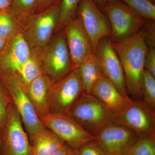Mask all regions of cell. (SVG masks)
Wrapping results in <instances>:
<instances>
[{
	"label": "cell",
	"instance_id": "1",
	"mask_svg": "<svg viewBox=\"0 0 155 155\" xmlns=\"http://www.w3.org/2000/svg\"><path fill=\"white\" fill-rule=\"evenodd\" d=\"M145 25L132 36L112 42L123 68L127 95L130 99L137 101H142V78L148 48L145 41Z\"/></svg>",
	"mask_w": 155,
	"mask_h": 155
},
{
	"label": "cell",
	"instance_id": "2",
	"mask_svg": "<svg viewBox=\"0 0 155 155\" xmlns=\"http://www.w3.org/2000/svg\"><path fill=\"white\" fill-rule=\"evenodd\" d=\"M67 115L94 137L105 127L115 124L116 119V116L99 100L84 92Z\"/></svg>",
	"mask_w": 155,
	"mask_h": 155
},
{
	"label": "cell",
	"instance_id": "3",
	"mask_svg": "<svg viewBox=\"0 0 155 155\" xmlns=\"http://www.w3.org/2000/svg\"><path fill=\"white\" fill-rule=\"evenodd\" d=\"M101 10L110 22V39L113 43L132 36L141 30L146 23L147 20L120 0H113Z\"/></svg>",
	"mask_w": 155,
	"mask_h": 155
},
{
	"label": "cell",
	"instance_id": "4",
	"mask_svg": "<svg viewBox=\"0 0 155 155\" xmlns=\"http://www.w3.org/2000/svg\"><path fill=\"white\" fill-rule=\"evenodd\" d=\"M0 155H32L30 140L22 120L11 101L2 132Z\"/></svg>",
	"mask_w": 155,
	"mask_h": 155
},
{
	"label": "cell",
	"instance_id": "5",
	"mask_svg": "<svg viewBox=\"0 0 155 155\" xmlns=\"http://www.w3.org/2000/svg\"><path fill=\"white\" fill-rule=\"evenodd\" d=\"M61 1L27 18L29 24L23 35L30 48L42 49L48 44L58 26Z\"/></svg>",
	"mask_w": 155,
	"mask_h": 155
},
{
	"label": "cell",
	"instance_id": "6",
	"mask_svg": "<svg viewBox=\"0 0 155 155\" xmlns=\"http://www.w3.org/2000/svg\"><path fill=\"white\" fill-rule=\"evenodd\" d=\"M41 64L43 74L53 82L63 79L74 69L64 32L58 35L45 50Z\"/></svg>",
	"mask_w": 155,
	"mask_h": 155
},
{
	"label": "cell",
	"instance_id": "7",
	"mask_svg": "<svg viewBox=\"0 0 155 155\" xmlns=\"http://www.w3.org/2000/svg\"><path fill=\"white\" fill-rule=\"evenodd\" d=\"M45 127L75 150L94 140L95 137L66 114L50 113L39 117Z\"/></svg>",
	"mask_w": 155,
	"mask_h": 155
},
{
	"label": "cell",
	"instance_id": "8",
	"mask_svg": "<svg viewBox=\"0 0 155 155\" xmlns=\"http://www.w3.org/2000/svg\"><path fill=\"white\" fill-rule=\"evenodd\" d=\"M12 103L17 109L29 140L45 128L28 95L15 76L1 78Z\"/></svg>",
	"mask_w": 155,
	"mask_h": 155
},
{
	"label": "cell",
	"instance_id": "9",
	"mask_svg": "<svg viewBox=\"0 0 155 155\" xmlns=\"http://www.w3.org/2000/svg\"><path fill=\"white\" fill-rule=\"evenodd\" d=\"M84 92L78 69H74L57 82H53L49 93L50 113L67 115Z\"/></svg>",
	"mask_w": 155,
	"mask_h": 155
},
{
	"label": "cell",
	"instance_id": "10",
	"mask_svg": "<svg viewBox=\"0 0 155 155\" xmlns=\"http://www.w3.org/2000/svg\"><path fill=\"white\" fill-rule=\"evenodd\" d=\"M115 124L127 127L138 136L155 138V113L142 101L129 100L116 115Z\"/></svg>",
	"mask_w": 155,
	"mask_h": 155
},
{
	"label": "cell",
	"instance_id": "11",
	"mask_svg": "<svg viewBox=\"0 0 155 155\" xmlns=\"http://www.w3.org/2000/svg\"><path fill=\"white\" fill-rule=\"evenodd\" d=\"M76 17L82 22L90 40L94 52L101 40L110 38V25L108 18L93 0L81 1Z\"/></svg>",
	"mask_w": 155,
	"mask_h": 155
},
{
	"label": "cell",
	"instance_id": "12",
	"mask_svg": "<svg viewBox=\"0 0 155 155\" xmlns=\"http://www.w3.org/2000/svg\"><path fill=\"white\" fill-rule=\"evenodd\" d=\"M103 74L110 81L122 95L130 99L127 95L125 75L120 59L109 38L101 40L94 50Z\"/></svg>",
	"mask_w": 155,
	"mask_h": 155
},
{
	"label": "cell",
	"instance_id": "13",
	"mask_svg": "<svg viewBox=\"0 0 155 155\" xmlns=\"http://www.w3.org/2000/svg\"><path fill=\"white\" fill-rule=\"evenodd\" d=\"M138 137L127 127L113 124L95 136L94 141L105 155H125L127 149Z\"/></svg>",
	"mask_w": 155,
	"mask_h": 155
},
{
	"label": "cell",
	"instance_id": "14",
	"mask_svg": "<svg viewBox=\"0 0 155 155\" xmlns=\"http://www.w3.org/2000/svg\"><path fill=\"white\" fill-rule=\"evenodd\" d=\"M30 49L23 34L14 35L7 40L0 54V78L16 75L29 58Z\"/></svg>",
	"mask_w": 155,
	"mask_h": 155
},
{
	"label": "cell",
	"instance_id": "15",
	"mask_svg": "<svg viewBox=\"0 0 155 155\" xmlns=\"http://www.w3.org/2000/svg\"><path fill=\"white\" fill-rule=\"evenodd\" d=\"M64 27V32L72 65L74 69H76L94 52L91 43L78 17H75Z\"/></svg>",
	"mask_w": 155,
	"mask_h": 155
},
{
	"label": "cell",
	"instance_id": "16",
	"mask_svg": "<svg viewBox=\"0 0 155 155\" xmlns=\"http://www.w3.org/2000/svg\"><path fill=\"white\" fill-rule=\"evenodd\" d=\"M91 94L102 103L116 117L130 99L122 95L114 84L104 76L94 84Z\"/></svg>",
	"mask_w": 155,
	"mask_h": 155
},
{
	"label": "cell",
	"instance_id": "17",
	"mask_svg": "<svg viewBox=\"0 0 155 155\" xmlns=\"http://www.w3.org/2000/svg\"><path fill=\"white\" fill-rule=\"evenodd\" d=\"M53 82L42 74L31 81L25 90L38 117L50 113L49 93Z\"/></svg>",
	"mask_w": 155,
	"mask_h": 155
},
{
	"label": "cell",
	"instance_id": "18",
	"mask_svg": "<svg viewBox=\"0 0 155 155\" xmlns=\"http://www.w3.org/2000/svg\"><path fill=\"white\" fill-rule=\"evenodd\" d=\"M32 155H51L65 144L61 139L46 127L29 140Z\"/></svg>",
	"mask_w": 155,
	"mask_h": 155
},
{
	"label": "cell",
	"instance_id": "19",
	"mask_svg": "<svg viewBox=\"0 0 155 155\" xmlns=\"http://www.w3.org/2000/svg\"><path fill=\"white\" fill-rule=\"evenodd\" d=\"M77 69L84 92L91 94L94 84L104 76L99 62L94 52L90 53Z\"/></svg>",
	"mask_w": 155,
	"mask_h": 155
},
{
	"label": "cell",
	"instance_id": "20",
	"mask_svg": "<svg viewBox=\"0 0 155 155\" xmlns=\"http://www.w3.org/2000/svg\"><path fill=\"white\" fill-rule=\"evenodd\" d=\"M42 74L41 62L31 53L14 76L25 90L31 81Z\"/></svg>",
	"mask_w": 155,
	"mask_h": 155
},
{
	"label": "cell",
	"instance_id": "21",
	"mask_svg": "<svg viewBox=\"0 0 155 155\" xmlns=\"http://www.w3.org/2000/svg\"><path fill=\"white\" fill-rule=\"evenodd\" d=\"M125 155H155V138L138 136L127 149Z\"/></svg>",
	"mask_w": 155,
	"mask_h": 155
},
{
	"label": "cell",
	"instance_id": "22",
	"mask_svg": "<svg viewBox=\"0 0 155 155\" xmlns=\"http://www.w3.org/2000/svg\"><path fill=\"white\" fill-rule=\"evenodd\" d=\"M142 102L155 113V77L144 70L142 78Z\"/></svg>",
	"mask_w": 155,
	"mask_h": 155
},
{
	"label": "cell",
	"instance_id": "23",
	"mask_svg": "<svg viewBox=\"0 0 155 155\" xmlns=\"http://www.w3.org/2000/svg\"><path fill=\"white\" fill-rule=\"evenodd\" d=\"M147 20L155 21V5L152 0H120Z\"/></svg>",
	"mask_w": 155,
	"mask_h": 155
},
{
	"label": "cell",
	"instance_id": "24",
	"mask_svg": "<svg viewBox=\"0 0 155 155\" xmlns=\"http://www.w3.org/2000/svg\"><path fill=\"white\" fill-rule=\"evenodd\" d=\"M39 0H13L9 10L15 18H27L35 14Z\"/></svg>",
	"mask_w": 155,
	"mask_h": 155
},
{
	"label": "cell",
	"instance_id": "25",
	"mask_svg": "<svg viewBox=\"0 0 155 155\" xmlns=\"http://www.w3.org/2000/svg\"><path fill=\"white\" fill-rule=\"evenodd\" d=\"M81 0H61L58 26L64 27L76 17L78 8Z\"/></svg>",
	"mask_w": 155,
	"mask_h": 155
},
{
	"label": "cell",
	"instance_id": "26",
	"mask_svg": "<svg viewBox=\"0 0 155 155\" xmlns=\"http://www.w3.org/2000/svg\"><path fill=\"white\" fill-rule=\"evenodd\" d=\"M15 19L9 11H0V37L8 40L14 36Z\"/></svg>",
	"mask_w": 155,
	"mask_h": 155
},
{
	"label": "cell",
	"instance_id": "27",
	"mask_svg": "<svg viewBox=\"0 0 155 155\" xmlns=\"http://www.w3.org/2000/svg\"><path fill=\"white\" fill-rule=\"evenodd\" d=\"M11 101L8 92L0 80V134L5 125L8 107Z\"/></svg>",
	"mask_w": 155,
	"mask_h": 155
},
{
	"label": "cell",
	"instance_id": "28",
	"mask_svg": "<svg viewBox=\"0 0 155 155\" xmlns=\"http://www.w3.org/2000/svg\"><path fill=\"white\" fill-rule=\"evenodd\" d=\"M76 151L77 155H105L94 140L81 146Z\"/></svg>",
	"mask_w": 155,
	"mask_h": 155
},
{
	"label": "cell",
	"instance_id": "29",
	"mask_svg": "<svg viewBox=\"0 0 155 155\" xmlns=\"http://www.w3.org/2000/svg\"><path fill=\"white\" fill-rule=\"evenodd\" d=\"M144 39L148 47L155 48V22L147 20L145 30Z\"/></svg>",
	"mask_w": 155,
	"mask_h": 155
},
{
	"label": "cell",
	"instance_id": "30",
	"mask_svg": "<svg viewBox=\"0 0 155 155\" xmlns=\"http://www.w3.org/2000/svg\"><path fill=\"white\" fill-rule=\"evenodd\" d=\"M144 69L155 77V48H148L145 58Z\"/></svg>",
	"mask_w": 155,
	"mask_h": 155
},
{
	"label": "cell",
	"instance_id": "31",
	"mask_svg": "<svg viewBox=\"0 0 155 155\" xmlns=\"http://www.w3.org/2000/svg\"><path fill=\"white\" fill-rule=\"evenodd\" d=\"M60 0H39L35 14L44 11Z\"/></svg>",
	"mask_w": 155,
	"mask_h": 155
},
{
	"label": "cell",
	"instance_id": "32",
	"mask_svg": "<svg viewBox=\"0 0 155 155\" xmlns=\"http://www.w3.org/2000/svg\"><path fill=\"white\" fill-rule=\"evenodd\" d=\"M51 155H77V151L76 150L65 143Z\"/></svg>",
	"mask_w": 155,
	"mask_h": 155
},
{
	"label": "cell",
	"instance_id": "33",
	"mask_svg": "<svg viewBox=\"0 0 155 155\" xmlns=\"http://www.w3.org/2000/svg\"><path fill=\"white\" fill-rule=\"evenodd\" d=\"M13 0H0V11H9Z\"/></svg>",
	"mask_w": 155,
	"mask_h": 155
},
{
	"label": "cell",
	"instance_id": "34",
	"mask_svg": "<svg viewBox=\"0 0 155 155\" xmlns=\"http://www.w3.org/2000/svg\"><path fill=\"white\" fill-rule=\"evenodd\" d=\"M113 0H93L95 4L101 10L104 7L111 2Z\"/></svg>",
	"mask_w": 155,
	"mask_h": 155
},
{
	"label": "cell",
	"instance_id": "35",
	"mask_svg": "<svg viewBox=\"0 0 155 155\" xmlns=\"http://www.w3.org/2000/svg\"><path fill=\"white\" fill-rule=\"evenodd\" d=\"M7 40L0 37V54L2 52L5 47Z\"/></svg>",
	"mask_w": 155,
	"mask_h": 155
},
{
	"label": "cell",
	"instance_id": "36",
	"mask_svg": "<svg viewBox=\"0 0 155 155\" xmlns=\"http://www.w3.org/2000/svg\"><path fill=\"white\" fill-rule=\"evenodd\" d=\"M2 134H0V146H1V143H2Z\"/></svg>",
	"mask_w": 155,
	"mask_h": 155
},
{
	"label": "cell",
	"instance_id": "37",
	"mask_svg": "<svg viewBox=\"0 0 155 155\" xmlns=\"http://www.w3.org/2000/svg\"><path fill=\"white\" fill-rule=\"evenodd\" d=\"M152 1H153H153H155V0H152Z\"/></svg>",
	"mask_w": 155,
	"mask_h": 155
}]
</instances>
